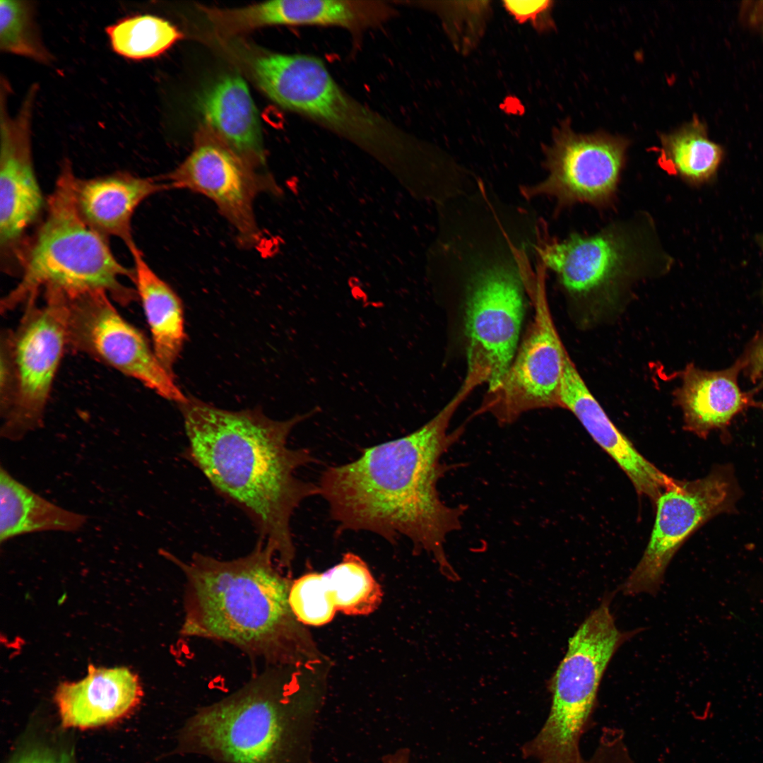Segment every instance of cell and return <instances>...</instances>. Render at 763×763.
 <instances>
[{
  "mask_svg": "<svg viewBox=\"0 0 763 763\" xmlns=\"http://www.w3.org/2000/svg\"><path fill=\"white\" fill-rule=\"evenodd\" d=\"M462 384L432 419L404 437L363 449L355 461L329 467L318 485L338 530L370 531L395 543L408 538L451 579L456 574L444 551L446 538L461 528L467 507L440 497L439 480L450 469L443 456L464 427L449 431L455 412L473 391Z\"/></svg>",
  "mask_w": 763,
  "mask_h": 763,
  "instance_id": "cell-1",
  "label": "cell"
},
{
  "mask_svg": "<svg viewBox=\"0 0 763 763\" xmlns=\"http://www.w3.org/2000/svg\"><path fill=\"white\" fill-rule=\"evenodd\" d=\"M178 406L188 440L184 457L249 517L279 565L290 567L295 550L292 516L320 490L296 476L314 459L305 449L289 447L288 439L318 408L276 420L259 410H227L193 397Z\"/></svg>",
  "mask_w": 763,
  "mask_h": 763,
  "instance_id": "cell-2",
  "label": "cell"
},
{
  "mask_svg": "<svg viewBox=\"0 0 763 763\" xmlns=\"http://www.w3.org/2000/svg\"><path fill=\"white\" fill-rule=\"evenodd\" d=\"M163 554L186 579L182 635L227 642L273 664L318 658L309 632L291 610L292 582L278 569L263 540L232 560L196 553L184 562Z\"/></svg>",
  "mask_w": 763,
  "mask_h": 763,
  "instance_id": "cell-3",
  "label": "cell"
},
{
  "mask_svg": "<svg viewBox=\"0 0 763 763\" xmlns=\"http://www.w3.org/2000/svg\"><path fill=\"white\" fill-rule=\"evenodd\" d=\"M264 674L198 710L179 731L177 751L216 763H315L320 702Z\"/></svg>",
  "mask_w": 763,
  "mask_h": 763,
  "instance_id": "cell-4",
  "label": "cell"
},
{
  "mask_svg": "<svg viewBox=\"0 0 763 763\" xmlns=\"http://www.w3.org/2000/svg\"><path fill=\"white\" fill-rule=\"evenodd\" d=\"M76 178L71 163L64 160L44 220L20 256V280L1 300V312L37 299L49 288L69 297L104 290L122 306L138 300L136 289L123 283L124 278L133 283L134 268L118 261L107 237L81 215L74 193Z\"/></svg>",
  "mask_w": 763,
  "mask_h": 763,
  "instance_id": "cell-5",
  "label": "cell"
},
{
  "mask_svg": "<svg viewBox=\"0 0 763 763\" xmlns=\"http://www.w3.org/2000/svg\"><path fill=\"white\" fill-rule=\"evenodd\" d=\"M605 596L569 638L551 682L552 704L538 734L522 748L534 763H580L579 743L593 712L599 686L613 655L639 632L620 631Z\"/></svg>",
  "mask_w": 763,
  "mask_h": 763,
  "instance_id": "cell-6",
  "label": "cell"
},
{
  "mask_svg": "<svg viewBox=\"0 0 763 763\" xmlns=\"http://www.w3.org/2000/svg\"><path fill=\"white\" fill-rule=\"evenodd\" d=\"M249 69L278 105L353 141L396 150L410 142L400 127L345 91L317 57L265 52L250 60Z\"/></svg>",
  "mask_w": 763,
  "mask_h": 763,
  "instance_id": "cell-7",
  "label": "cell"
},
{
  "mask_svg": "<svg viewBox=\"0 0 763 763\" xmlns=\"http://www.w3.org/2000/svg\"><path fill=\"white\" fill-rule=\"evenodd\" d=\"M544 265L571 295L613 293L637 278L662 275L674 259L646 211L611 221L591 234L572 232L542 249Z\"/></svg>",
  "mask_w": 763,
  "mask_h": 763,
  "instance_id": "cell-8",
  "label": "cell"
},
{
  "mask_svg": "<svg viewBox=\"0 0 763 763\" xmlns=\"http://www.w3.org/2000/svg\"><path fill=\"white\" fill-rule=\"evenodd\" d=\"M44 303L28 301L15 330L6 329L16 378L14 401L3 418L1 435L18 441L43 424L52 386L67 349L68 297L44 291Z\"/></svg>",
  "mask_w": 763,
  "mask_h": 763,
  "instance_id": "cell-9",
  "label": "cell"
},
{
  "mask_svg": "<svg viewBox=\"0 0 763 763\" xmlns=\"http://www.w3.org/2000/svg\"><path fill=\"white\" fill-rule=\"evenodd\" d=\"M740 494L729 466H716L697 480L673 478L655 502L656 518L649 540L622 585L623 593H656L667 567L685 540L714 516L733 511Z\"/></svg>",
  "mask_w": 763,
  "mask_h": 763,
  "instance_id": "cell-10",
  "label": "cell"
},
{
  "mask_svg": "<svg viewBox=\"0 0 763 763\" xmlns=\"http://www.w3.org/2000/svg\"><path fill=\"white\" fill-rule=\"evenodd\" d=\"M521 277L514 270L493 266L470 280L465 304L467 372L465 379L496 389L519 347L524 313Z\"/></svg>",
  "mask_w": 763,
  "mask_h": 763,
  "instance_id": "cell-11",
  "label": "cell"
},
{
  "mask_svg": "<svg viewBox=\"0 0 763 763\" xmlns=\"http://www.w3.org/2000/svg\"><path fill=\"white\" fill-rule=\"evenodd\" d=\"M67 297V349L138 380L167 400L187 401L144 334L119 314L105 291Z\"/></svg>",
  "mask_w": 763,
  "mask_h": 763,
  "instance_id": "cell-12",
  "label": "cell"
},
{
  "mask_svg": "<svg viewBox=\"0 0 763 763\" xmlns=\"http://www.w3.org/2000/svg\"><path fill=\"white\" fill-rule=\"evenodd\" d=\"M628 146L620 136L579 134L564 125L545 153L547 177L523 192L554 198L558 213L579 203L608 209L616 203Z\"/></svg>",
  "mask_w": 763,
  "mask_h": 763,
  "instance_id": "cell-13",
  "label": "cell"
},
{
  "mask_svg": "<svg viewBox=\"0 0 763 763\" xmlns=\"http://www.w3.org/2000/svg\"><path fill=\"white\" fill-rule=\"evenodd\" d=\"M164 179L170 189H184L208 199L232 226L240 245L261 250L266 237L254 203L261 193L272 191L267 173L249 166L217 137L203 136Z\"/></svg>",
  "mask_w": 763,
  "mask_h": 763,
  "instance_id": "cell-14",
  "label": "cell"
},
{
  "mask_svg": "<svg viewBox=\"0 0 763 763\" xmlns=\"http://www.w3.org/2000/svg\"><path fill=\"white\" fill-rule=\"evenodd\" d=\"M534 316L499 385L487 391L478 413H489L502 425L531 410L560 407L566 353L555 329L545 288L538 282Z\"/></svg>",
  "mask_w": 763,
  "mask_h": 763,
  "instance_id": "cell-15",
  "label": "cell"
},
{
  "mask_svg": "<svg viewBox=\"0 0 763 763\" xmlns=\"http://www.w3.org/2000/svg\"><path fill=\"white\" fill-rule=\"evenodd\" d=\"M0 85V249L1 256L18 262L25 245V232L38 218L45 203L32 152V124L39 85L29 87L14 115L8 110L11 84L1 80Z\"/></svg>",
  "mask_w": 763,
  "mask_h": 763,
  "instance_id": "cell-16",
  "label": "cell"
},
{
  "mask_svg": "<svg viewBox=\"0 0 763 763\" xmlns=\"http://www.w3.org/2000/svg\"><path fill=\"white\" fill-rule=\"evenodd\" d=\"M560 407L570 410L593 439L619 465L639 495L655 502L672 480L637 450L590 392L567 352L560 390Z\"/></svg>",
  "mask_w": 763,
  "mask_h": 763,
  "instance_id": "cell-17",
  "label": "cell"
},
{
  "mask_svg": "<svg viewBox=\"0 0 763 763\" xmlns=\"http://www.w3.org/2000/svg\"><path fill=\"white\" fill-rule=\"evenodd\" d=\"M142 694L138 676L129 668L90 665L83 679L59 685L55 702L63 726L88 728L123 717L137 706Z\"/></svg>",
  "mask_w": 763,
  "mask_h": 763,
  "instance_id": "cell-18",
  "label": "cell"
},
{
  "mask_svg": "<svg viewBox=\"0 0 763 763\" xmlns=\"http://www.w3.org/2000/svg\"><path fill=\"white\" fill-rule=\"evenodd\" d=\"M169 189L158 178L142 177L126 172L81 179L74 193L78 209L96 231L120 239L129 247L132 217L139 205L152 195Z\"/></svg>",
  "mask_w": 763,
  "mask_h": 763,
  "instance_id": "cell-19",
  "label": "cell"
},
{
  "mask_svg": "<svg viewBox=\"0 0 763 763\" xmlns=\"http://www.w3.org/2000/svg\"><path fill=\"white\" fill-rule=\"evenodd\" d=\"M199 107L215 137L254 169L267 173L260 118L247 84L229 75L201 97Z\"/></svg>",
  "mask_w": 763,
  "mask_h": 763,
  "instance_id": "cell-20",
  "label": "cell"
},
{
  "mask_svg": "<svg viewBox=\"0 0 763 763\" xmlns=\"http://www.w3.org/2000/svg\"><path fill=\"white\" fill-rule=\"evenodd\" d=\"M745 363L743 357L730 368L709 372L689 365L682 377L676 398L681 407L685 428L706 438L710 431L724 429L733 418L753 401L741 391L738 375Z\"/></svg>",
  "mask_w": 763,
  "mask_h": 763,
  "instance_id": "cell-21",
  "label": "cell"
},
{
  "mask_svg": "<svg viewBox=\"0 0 763 763\" xmlns=\"http://www.w3.org/2000/svg\"><path fill=\"white\" fill-rule=\"evenodd\" d=\"M128 249L134 266L133 283L150 331L153 350L161 364L172 374L186 338L182 300L150 267L135 242Z\"/></svg>",
  "mask_w": 763,
  "mask_h": 763,
  "instance_id": "cell-22",
  "label": "cell"
},
{
  "mask_svg": "<svg viewBox=\"0 0 763 763\" xmlns=\"http://www.w3.org/2000/svg\"><path fill=\"white\" fill-rule=\"evenodd\" d=\"M389 2L373 0H276L260 7L264 26L339 27L358 33L378 27L395 16Z\"/></svg>",
  "mask_w": 763,
  "mask_h": 763,
  "instance_id": "cell-23",
  "label": "cell"
},
{
  "mask_svg": "<svg viewBox=\"0 0 763 763\" xmlns=\"http://www.w3.org/2000/svg\"><path fill=\"white\" fill-rule=\"evenodd\" d=\"M86 521L83 514L64 509L37 495L0 469V540L42 531L73 532Z\"/></svg>",
  "mask_w": 763,
  "mask_h": 763,
  "instance_id": "cell-24",
  "label": "cell"
},
{
  "mask_svg": "<svg viewBox=\"0 0 763 763\" xmlns=\"http://www.w3.org/2000/svg\"><path fill=\"white\" fill-rule=\"evenodd\" d=\"M658 163L668 175L699 187L711 181L723 158L721 148L708 138L696 118L679 129L660 136Z\"/></svg>",
  "mask_w": 763,
  "mask_h": 763,
  "instance_id": "cell-25",
  "label": "cell"
},
{
  "mask_svg": "<svg viewBox=\"0 0 763 763\" xmlns=\"http://www.w3.org/2000/svg\"><path fill=\"white\" fill-rule=\"evenodd\" d=\"M105 32L113 52L133 61L157 57L182 37L170 22L148 14L122 18Z\"/></svg>",
  "mask_w": 763,
  "mask_h": 763,
  "instance_id": "cell-26",
  "label": "cell"
},
{
  "mask_svg": "<svg viewBox=\"0 0 763 763\" xmlns=\"http://www.w3.org/2000/svg\"><path fill=\"white\" fill-rule=\"evenodd\" d=\"M322 575L338 611L348 615H367L382 603L381 586L357 555L344 554L339 563Z\"/></svg>",
  "mask_w": 763,
  "mask_h": 763,
  "instance_id": "cell-27",
  "label": "cell"
},
{
  "mask_svg": "<svg viewBox=\"0 0 763 763\" xmlns=\"http://www.w3.org/2000/svg\"><path fill=\"white\" fill-rule=\"evenodd\" d=\"M35 8L32 1H0V50L51 66L54 57L42 39Z\"/></svg>",
  "mask_w": 763,
  "mask_h": 763,
  "instance_id": "cell-28",
  "label": "cell"
},
{
  "mask_svg": "<svg viewBox=\"0 0 763 763\" xmlns=\"http://www.w3.org/2000/svg\"><path fill=\"white\" fill-rule=\"evenodd\" d=\"M289 603L302 625H324L333 620L337 611L322 573L309 572L294 580Z\"/></svg>",
  "mask_w": 763,
  "mask_h": 763,
  "instance_id": "cell-29",
  "label": "cell"
},
{
  "mask_svg": "<svg viewBox=\"0 0 763 763\" xmlns=\"http://www.w3.org/2000/svg\"><path fill=\"white\" fill-rule=\"evenodd\" d=\"M581 763H633L624 733L614 728L603 729L594 752L588 759L583 758Z\"/></svg>",
  "mask_w": 763,
  "mask_h": 763,
  "instance_id": "cell-30",
  "label": "cell"
},
{
  "mask_svg": "<svg viewBox=\"0 0 763 763\" xmlns=\"http://www.w3.org/2000/svg\"><path fill=\"white\" fill-rule=\"evenodd\" d=\"M0 413L3 418L10 410L15 398L16 378L6 330L0 343Z\"/></svg>",
  "mask_w": 763,
  "mask_h": 763,
  "instance_id": "cell-31",
  "label": "cell"
},
{
  "mask_svg": "<svg viewBox=\"0 0 763 763\" xmlns=\"http://www.w3.org/2000/svg\"><path fill=\"white\" fill-rule=\"evenodd\" d=\"M11 763H74L64 752L46 746H32L21 752Z\"/></svg>",
  "mask_w": 763,
  "mask_h": 763,
  "instance_id": "cell-32",
  "label": "cell"
},
{
  "mask_svg": "<svg viewBox=\"0 0 763 763\" xmlns=\"http://www.w3.org/2000/svg\"><path fill=\"white\" fill-rule=\"evenodd\" d=\"M504 6L509 13L519 21L523 23L527 20H536L548 11L551 1H505Z\"/></svg>",
  "mask_w": 763,
  "mask_h": 763,
  "instance_id": "cell-33",
  "label": "cell"
},
{
  "mask_svg": "<svg viewBox=\"0 0 763 763\" xmlns=\"http://www.w3.org/2000/svg\"><path fill=\"white\" fill-rule=\"evenodd\" d=\"M743 359L750 379L763 382V336L752 343Z\"/></svg>",
  "mask_w": 763,
  "mask_h": 763,
  "instance_id": "cell-34",
  "label": "cell"
},
{
  "mask_svg": "<svg viewBox=\"0 0 763 763\" xmlns=\"http://www.w3.org/2000/svg\"><path fill=\"white\" fill-rule=\"evenodd\" d=\"M384 763H408L407 752H398L384 759Z\"/></svg>",
  "mask_w": 763,
  "mask_h": 763,
  "instance_id": "cell-35",
  "label": "cell"
},
{
  "mask_svg": "<svg viewBox=\"0 0 763 763\" xmlns=\"http://www.w3.org/2000/svg\"><path fill=\"white\" fill-rule=\"evenodd\" d=\"M761 407L763 408V403L761 404Z\"/></svg>",
  "mask_w": 763,
  "mask_h": 763,
  "instance_id": "cell-36",
  "label": "cell"
}]
</instances>
